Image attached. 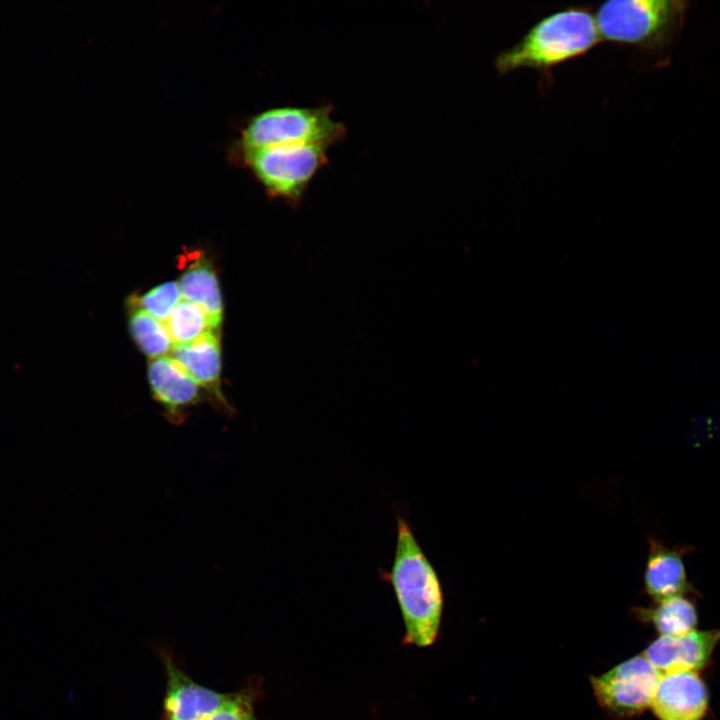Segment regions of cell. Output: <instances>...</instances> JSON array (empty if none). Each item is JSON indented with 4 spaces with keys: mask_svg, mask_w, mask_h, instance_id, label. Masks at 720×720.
Here are the masks:
<instances>
[{
    "mask_svg": "<svg viewBox=\"0 0 720 720\" xmlns=\"http://www.w3.org/2000/svg\"><path fill=\"white\" fill-rule=\"evenodd\" d=\"M396 524L392 565L382 576L391 584L403 618L402 643L429 647L436 641L441 624V582L409 522L397 515Z\"/></svg>",
    "mask_w": 720,
    "mask_h": 720,
    "instance_id": "6da1fadb",
    "label": "cell"
},
{
    "mask_svg": "<svg viewBox=\"0 0 720 720\" xmlns=\"http://www.w3.org/2000/svg\"><path fill=\"white\" fill-rule=\"evenodd\" d=\"M594 15L583 6H569L541 18L495 59L499 74L520 69L547 70L583 56L599 42Z\"/></svg>",
    "mask_w": 720,
    "mask_h": 720,
    "instance_id": "7a4b0ae2",
    "label": "cell"
},
{
    "mask_svg": "<svg viewBox=\"0 0 720 720\" xmlns=\"http://www.w3.org/2000/svg\"><path fill=\"white\" fill-rule=\"evenodd\" d=\"M686 9L677 0H610L593 15L601 40L656 49L670 42Z\"/></svg>",
    "mask_w": 720,
    "mask_h": 720,
    "instance_id": "3957f363",
    "label": "cell"
},
{
    "mask_svg": "<svg viewBox=\"0 0 720 720\" xmlns=\"http://www.w3.org/2000/svg\"><path fill=\"white\" fill-rule=\"evenodd\" d=\"M345 126L332 117L328 105L283 106L254 116L242 137L243 154L274 146L325 145L331 147L345 137Z\"/></svg>",
    "mask_w": 720,
    "mask_h": 720,
    "instance_id": "277c9868",
    "label": "cell"
},
{
    "mask_svg": "<svg viewBox=\"0 0 720 720\" xmlns=\"http://www.w3.org/2000/svg\"><path fill=\"white\" fill-rule=\"evenodd\" d=\"M325 145H285L255 150L244 158L273 197L298 206L319 170L328 162Z\"/></svg>",
    "mask_w": 720,
    "mask_h": 720,
    "instance_id": "5b68a950",
    "label": "cell"
},
{
    "mask_svg": "<svg viewBox=\"0 0 720 720\" xmlns=\"http://www.w3.org/2000/svg\"><path fill=\"white\" fill-rule=\"evenodd\" d=\"M659 671L643 656L631 658L593 677L591 683L599 703L620 716H632L651 706Z\"/></svg>",
    "mask_w": 720,
    "mask_h": 720,
    "instance_id": "8992f818",
    "label": "cell"
},
{
    "mask_svg": "<svg viewBox=\"0 0 720 720\" xmlns=\"http://www.w3.org/2000/svg\"><path fill=\"white\" fill-rule=\"evenodd\" d=\"M157 654L166 676L162 720H204L233 697L234 691L223 693L196 682L178 666L169 649L158 648Z\"/></svg>",
    "mask_w": 720,
    "mask_h": 720,
    "instance_id": "52a82bcc",
    "label": "cell"
},
{
    "mask_svg": "<svg viewBox=\"0 0 720 720\" xmlns=\"http://www.w3.org/2000/svg\"><path fill=\"white\" fill-rule=\"evenodd\" d=\"M708 690L696 671L660 675L651 703L659 720H701L708 709Z\"/></svg>",
    "mask_w": 720,
    "mask_h": 720,
    "instance_id": "ba28073f",
    "label": "cell"
},
{
    "mask_svg": "<svg viewBox=\"0 0 720 720\" xmlns=\"http://www.w3.org/2000/svg\"><path fill=\"white\" fill-rule=\"evenodd\" d=\"M719 641L720 629L694 630L681 636H660L647 647L643 656L660 674L697 672L709 663Z\"/></svg>",
    "mask_w": 720,
    "mask_h": 720,
    "instance_id": "9c48e42d",
    "label": "cell"
},
{
    "mask_svg": "<svg viewBox=\"0 0 720 720\" xmlns=\"http://www.w3.org/2000/svg\"><path fill=\"white\" fill-rule=\"evenodd\" d=\"M148 382L154 399L174 424L184 421L185 411L201 401L199 384L172 357L151 359Z\"/></svg>",
    "mask_w": 720,
    "mask_h": 720,
    "instance_id": "30bf717a",
    "label": "cell"
},
{
    "mask_svg": "<svg viewBox=\"0 0 720 720\" xmlns=\"http://www.w3.org/2000/svg\"><path fill=\"white\" fill-rule=\"evenodd\" d=\"M686 550L651 541L644 571L647 593L657 602L684 596L691 590L683 556Z\"/></svg>",
    "mask_w": 720,
    "mask_h": 720,
    "instance_id": "8fae6325",
    "label": "cell"
},
{
    "mask_svg": "<svg viewBox=\"0 0 720 720\" xmlns=\"http://www.w3.org/2000/svg\"><path fill=\"white\" fill-rule=\"evenodd\" d=\"M171 357L200 387L208 390L225 409H228L220 388L221 344L217 332H209L190 343L173 346Z\"/></svg>",
    "mask_w": 720,
    "mask_h": 720,
    "instance_id": "7c38bea8",
    "label": "cell"
},
{
    "mask_svg": "<svg viewBox=\"0 0 720 720\" xmlns=\"http://www.w3.org/2000/svg\"><path fill=\"white\" fill-rule=\"evenodd\" d=\"M182 298L192 301L209 314L220 329L223 318V301L216 272L209 261L197 255L184 268L177 281Z\"/></svg>",
    "mask_w": 720,
    "mask_h": 720,
    "instance_id": "4fadbf2b",
    "label": "cell"
},
{
    "mask_svg": "<svg viewBox=\"0 0 720 720\" xmlns=\"http://www.w3.org/2000/svg\"><path fill=\"white\" fill-rule=\"evenodd\" d=\"M164 323L173 346L190 343L219 330L204 308L184 298L179 300Z\"/></svg>",
    "mask_w": 720,
    "mask_h": 720,
    "instance_id": "5bb4252c",
    "label": "cell"
},
{
    "mask_svg": "<svg viewBox=\"0 0 720 720\" xmlns=\"http://www.w3.org/2000/svg\"><path fill=\"white\" fill-rule=\"evenodd\" d=\"M129 331L139 349L151 359L171 353L173 342L164 322L143 310L130 308Z\"/></svg>",
    "mask_w": 720,
    "mask_h": 720,
    "instance_id": "9a60e30c",
    "label": "cell"
},
{
    "mask_svg": "<svg viewBox=\"0 0 720 720\" xmlns=\"http://www.w3.org/2000/svg\"><path fill=\"white\" fill-rule=\"evenodd\" d=\"M650 619L661 636H681L695 630L697 611L690 599L678 596L658 602Z\"/></svg>",
    "mask_w": 720,
    "mask_h": 720,
    "instance_id": "2e32d148",
    "label": "cell"
},
{
    "mask_svg": "<svg viewBox=\"0 0 720 720\" xmlns=\"http://www.w3.org/2000/svg\"><path fill=\"white\" fill-rule=\"evenodd\" d=\"M262 694V680L254 676L234 691L228 703L204 720H258L255 705Z\"/></svg>",
    "mask_w": 720,
    "mask_h": 720,
    "instance_id": "e0dca14e",
    "label": "cell"
},
{
    "mask_svg": "<svg viewBox=\"0 0 720 720\" xmlns=\"http://www.w3.org/2000/svg\"><path fill=\"white\" fill-rule=\"evenodd\" d=\"M181 299L175 281L158 285L140 296L130 297L129 307L145 311L159 321L165 322Z\"/></svg>",
    "mask_w": 720,
    "mask_h": 720,
    "instance_id": "ac0fdd59",
    "label": "cell"
}]
</instances>
